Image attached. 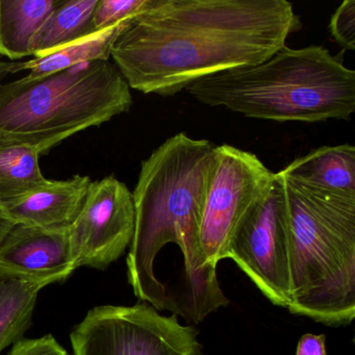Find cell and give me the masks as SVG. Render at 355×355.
<instances>
[{
  "mask_svg": "<svg viewBox=\"0 0 355 355\" xmlns=\"http://www.w3.org/2000/svg\"><path fill=\"white\" fill-rule=\"evenodd\" d=\"M97 3L98 0H61L35 35L33 57H45L93 34L92 17Z\"/></svg>",
  "mask_w": 355,
  "mask_h": 355,
  "instance_id": "14",
  "label": "cell"
},
{
  "mask_svg": "<svg viewBox=\"0 0 355 355\" xmlns=\"http://www.w3.org/2000/svg\"><path fill=\"white\" fill-rule=\"evenodd\" d=\"M301 28L286 0H155L126 22L111 58L130 89L172 96L213 74L263 63Z\"/></svg>",
  "mask_w": 355,
  "mask_h": 355,
  "instance_id": "1",
  "label": "cell"
},
{
  "mask_svg": "<svg viewBox=\"0 0 355 355\" xmlns=\"http://www.w3.org/2000/svg\"><path fill=\"white\" fill-rule=\"evenodd\" d=\"M9 355H69L53 336L19 340Z\"/></svg>",
  "mask_w": 355,
  "mask_h": 355,
  "instance_id": "20",
  "label": "cell"
},
{
  "mask_svg": "<svg viewBox=\"0 0 355 355\" xmlns=\"http://www.w3.org/2000/svg\"><path fill=\"white\" fill-rule=\"evenodd\" d=\"M325 336L306 334L301 336L296 355H326Z\"/></svg>",
  "mask_w": 355,
  "mask_h": 355,
  "instance_id": "21",
  "label": "cell"
},
{
  "mask_svg": "<svg viewBox=\"0 0 355 355\" xmlns=\"http://www.w3.org/2000/svg\"><path fill=\"white\" fill-rule=\"evenodd\" d=\"M290 248L288 311L327 326L355 317V197L309 190L275 173Z\"/></svg>",
  "mask_w": 355,
  "mask_h": 355,
  "instance_id": "4",
  "label": "cell"
},
{
  "mask_svg": "<svg viewBox=\"0 0 355 355\" xmlns=\"http://www.w3.org/2000/svg\"><path fill=\"white\" fill-rule=\"evenodd\" d=\"M91 182L89 176L78 174L69 180H51L46 187L3 207L15 223L67 232L84 207Z\"/></svg>",
  "mask_w": 355,
  "mask_h": 355,
  "instance_id": "11",
  "label": "cell"
},
{
  "mask_svg": "<svg viewBox=\"0 0 355 355\" xmlns=\"http://www.w3.org/2000/svg\"><path fill=\"white\" fill-rule=\"evenodd\" d=\"M275 173L249 151L216 147L200 222V245L209 265L226 259L232 234L245 216L269 192Z\"/></svg>",
  "mask_w": 355,
  "mask_h": 355,
  "instance_id": "7",
  "label": "cell"
},
{
  "mask_svg": "<svg viewBox=\"0 0 355 355\" xmlns=\"http://www.w3.org/2000/svg\"><path fill=\"white\" fill-rule=\"evenodd\" d=\"M45 284L0 270V353L21 340Z\"/></svg>",
  "mask_w": 355,
  "mask_h": 355,
  "instance_id": "15",
  "label": "cell"
},
{
  "mask_svg": "<svg viewBox=\"0 0 355 355\" xmlns=\"http://www.w3.org/2000/svg\"><path fill=\"white\" fill-rule=\"evenodd\" d=\"M332 38L346 51L355 49V0H345L330 20Z\"/></svg>",
  "mask_w": 355,
  "mask_h": 355,
  "instance_id": "19",
  "label": "cell"
},
{
  "mask_svg": "<svg viewBox=\"0 0 355 355\" xmlns=\"http://www.w3.org/2000/svg\"><path fill=\"white\" fill-rule=\"evenodd\" d=\"M216 145L184 132L174 135L142 162L132 192L135 232L128 255V282L141 302L162 311L153 265L168 245H175L186 267L201 320L230 300L200 245V222L213 169Z\"/></svg>",
  "mask_w": 355,
  "mask_h": 355,
  "instance_id": "2",
  "label": "cell"
},
{
  "mask_svg": "<svg viewBox=\"0 0 355 355\" xmlns=\"http://www.w3.org/2000/svg\"><path fill=\"white\" fill-rule=\"evenodd\" d=\"M209 107L255 119L347 120L355 111V72L321 45L284 47L263 63L202 78L187 88Z\"/></svg>",
  "mask_w": 355,
  "mask_h": 355,
  "instance_id": "3",
  "label": "cell"
},
{
  "mask_svg": "<svg viewBox=\"0 0 355 355\" xmlns=\"http://www.w3.org/2000/svg\"><path fill=\"white\" fill-rule=\"evenodd\" d=\"M132 105L130 86L110 61L0 84V144L24 145L43 155Z\"/></svg>",
  "mask_w": 355,
  "mask_h": 355,
  "instance_id": "5",
  "label": "cell"
},
{
  "mask_svg": "<svg viewBox=\"0 0 355 355\" xmlns=\"http://www.w3.org/2000/svg\"><path fill=\"white\" fill-rule=\"evenodd\" d=\"M274 305L291 304L290 248L286 205L277 178L269 192L245 216L226 250Z\"/></svg>",
  "mask_w": 355,
  "mask_h": 355,
  "instance_id": "8",
  "label": "cell"
},
{
  "mask_svg": "<svg viewBox=\"0 0 355 355\" xmlns=\"http://www.w3.org/2000/svg\"><path fill=\"white\" fill-rule=\"evenodd\" d=\"M309 190L332 196L355 197V147L322 146L279 171Z\"/></svg>",
  "mask_w": 355,
  "mask_h": 355,
  "instance_id": "12",
  "label": "cell"
},
{
  "mask_svg": "<svg viewBox=\"0 0 355 355\" xmlns=\"http://www.w3.org/2000/svg\"><path fill=\"white\" fill-rule=\"evenodd\" d=\"M40 155L24 145L0 144V205L20 200L51 182L41 171Z\"/></svg>",
  "mask_w": 355,
  "mask_h": 355,
  "instance_id": "17",
  "label": "cell"
},
{
  "mask_svg": "<svg viewBox=\"0 0 355 355\" xmlns=\"http://www.w3.org/2000/svg\"><path fill=\"white\" fill-rule=\"evenodd\" d=\"M128 21L101 32L93 33L45 57L24 61L20 71L30 70V73L26 76L28 78H39L68 69L78 64L109 61L114 43Z\"/></svg>",
  "mask_w": 355,
  "mask_h": 355,
  "instance_id": "16",
  "label": "cell"
},
{
  "mask_svg": "<svg viewBox=\"0 0 355 355\" xmlns=\"http://www.w3.org/2000/svg\"><path fill=\"white\" fill-rule=\"evenodd\" d=\"M155 3V0H98L93 13L92 32H101L132 19Z\"/></svg>",
  "mask_w": 355,
  "mask_h": 355,
  "instance_id": "18",
  "label": "cell"
},
{
  "mask_svg": "<svg viewBox=\"0 0 355 355\" xmlns=\"http://www.w3.org/2000/svg\"><path fill=\"white\" fill-rule=\"evenodd\" d=\"M14 224H15V222L8 215L5 207L0 205V243L3 240L6 234L9 232V230L13 227Z\"/></svg>",
  "mask_w": 355,
  "mask_h": 355,
  "instance_id": "23",
  "label": "cell"
},
{
  "mask_svg": "<svg viewBox=\"0 0 355 355\" xmlns=\"http://www.w3.org/2000/svg\"><path fill=\"white\" fill-rule=\"evenodd\" d=\"M22 62L3 61L0 60V84L10 74L17 73L21 69Z\"/></svg>",
  "mask_w": 355,
  "mask_h": 355,
  "instance_id": "22",
  "label": "cell"
},
{
  "mask_svg": "<svg viewBox=\"0 0 355 355\" xmlns=\"http://www.w3.org/2000/svg\"><path fill=\"white\" fill-rule=\"evenodd\" d=\"M61 0H0V57H33L32 42Z\"/></svg>",
  "mask_w": 355,
  "mask_h": 355,
  "instance_id": "13",
  "label": "cell"
},
{
  "mask_svg": "<svg viewBox=\"0 0 355 355\" xmlns=\"http://www.w3.org/2000/svg\"><path fill=\"white\" fill-rule=\"evenodd\" d=\"M76 268L67 232L15 223L0 243V270L49 286Z\"/></svg>",
  "mask_w": 355,
  "mask_h": 355,
  "instance_id": "10",
  "label": "cell"
},
{
  "mask_svg": "<svg viewBox=\"0 0 355 355\" xmlns=\"http://www.w3.org/2000/svg\"><path fill=\"white\" fill-rule=\"evenodd\" d=\"M135 232L132 193L115 176L91 182L84 207L67 234L76 268L105 270L130 246Z\"/></svg>",
  "mask_w": 355,
  "mask_h": 355,
  "instance_id": "9",
  "label": "cell"
},
{
  "mask_svg": "<svg viewBox=\"0 0 355 355\" xmlns=\"http://www.w3.org/2000/svg\"><path fill=\"white\" fill-rule=\"evenodd\" d=\"M73 355H202L198 331L148 303L101 305L70 334Z\"/></svg>",
  "mask_w": 355,
  "mask_h": 355,
  "instance_id": "6",
  "label": "cell"
}]
</instances>
